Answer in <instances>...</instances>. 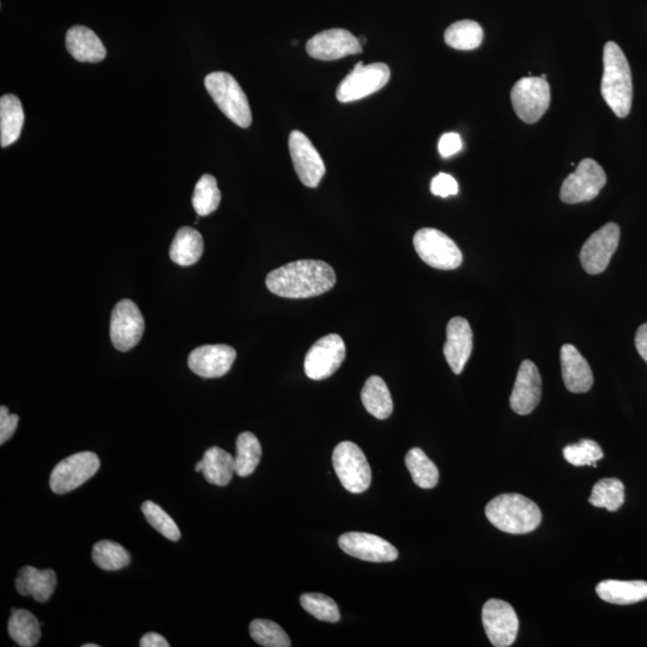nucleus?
<instances>
[{
  "label": "nucleus",
  "mask_w": 647,
  "mask_h": 647,
  "mask_svg": "<svg viewBox=\"0 0 647 647\" xmlns=\"http://www.w3.org/2000/svg\"><path fill=\"white\" fill-rule=\"evenodd\" d=\"M266 287L286 299H308L328 293L336 284L332 266L323 260H298L271 271Z\"/></svg>",
  "instance_id": "obj_1"
},
{
  "label": "nucleus",
  "mask_w": 647,
  "mask_h": 647,
  "mask_svg": "<svg viewBox=\"0 0 647 647\" xmlns=\"http://www.w3.org/2000/svg\"><path fill=\"white\" fill-rule=\"evenodd\" d=\"M601 93L616 117L626 118L631 112L633 81L630 63L616 42L609 41L603 51Z\"/></svg>",
  "instance_id": "obj_2"
},
{
  "label": "nucleus",
  "mask_w": 647,
  "mask_h": 647,
  "mask_svg": "<svg viewBox=\"0 0 647 647\" xmlns=\"http://www.w3.org/2000/svg\"><path fill=\"white\" fill-rule=\"evenodd\" d=\"M486 516L495 528L512 535L529 534L542 522L540 507L516 493L499 495L489 501Z\"/></svg>",
  "instance_id": "obj_3"
},
{
  "label": "nucleus",
  "mask_w": 647,
  "mask_h": 647,
  "mask_svg": "<svg viewBox=\"0 0 647 647\" xmlns=\"http://www.w3.org/2000/svg\"><path fill=\"white\" fill-rule=\"evenodd\" d=\"M205 88L228 119L240 128H250L252 113L249 100L239 83L227 72H211L205 77Z\"/></svg>",
  "instance_id": "obj_4"
},
{
  "label": "nucleus",
  "mask_w": 647,
  "mask_h": 647,
  "mask_svg": "<svg viewBox=\"0 0 647 647\" xmlns=\"http://www.w3.org/2000/svg\"><path fill=\"white\" fill-rule=\"evenodd\" d=\"M335 473L348 492L360 494L367 491L372 482V470L364 451L352 441L338 444L332 453Z\"/></svg>",
  "instance_id": "obj_5"
},
{
  "label": "nucleus",
  "mask_w": 647,
  "mask_h": 647,
  "mask_svg": "<svg viewBox=\"0 0 647 647\" xmlns=\"http://www.w3.org/2000/svg\"><path fill=\"white\" fill-rule=\"evenodd\" d=\"M417 255L429 266L439 270H455L462 265L463 255L450 237L434 228H422L414 235Z\"/></svg>",
  "instance_id": "obj_6"
},
{
  "label": "nucleus",
  "mask_w": 647,
  "mask_h": 647,
  "mask_svg": "<svg viewBox=\"0 0 647 647\" xmlns=\"http://www.w3.org/2000/svg\"><path fill=\"white\" fill-rule=\"evenodd\" d=\"M390 77L391 71L388 65L384 63L364 65L360 62L338 86L336 98L343 104L365 99L383 89L390 81Z\"/></svg>",
  "instance_id": "obj_7"
},
{
  "label": "nucleus",
  "mask_w": 647,
  "mask_h": 647,
  "mask_svg": "<svg viewBox=\"0 0 647 647\" xmlns=\"http://www.w3.org/2000/svg\"><path fill=\"white\" fill-rule=\"evenodd\" d=\"M513 110L526 124H534L548 111L550 86L541 77H524L512 88Z\"/></svg>",
  "instance_id": "obj_8"
},
{
  "label": "nucleus",
  "mask_w": 647,
  "mask_h": 647,
  "mask_svg": "<svg viewBox=\"0 0 647 647\" xmlns=\"http://www.w3.org/2000/svg\"><path fill=\"white\" fill-rule=\"evenodd\" d=\"M607 175L600 163L592 159L580 161L576 172L568 175L561 186L560 198L566 204L590 202L600 195Z\"/></svg>",
  "instance_id": "obj_9"
},
{
  "label": "nucleus",
  "mask_w": 647,
  "mask_h": 647,
  "mask_svg": "<svg viewBox=\"0 0 647 647\" xmlns=\"http://www.w3.org/2000/svg\"><path fill=\"white\" fill-rule=\"evenodd\" d=\"M100 459L94 452H80L63 459L51 474L53 493L62 495L75 491L98 473Z\"/></svg>",
  "instance_id": "obj_10"
},
{
  "label": "nucleus",
  "mask_w": 647,
  "mask_h": 647,
  "mask_svg": "<svg viewBox=\"0 0 647 647\" xmlns=\"http://www.w3.org/2000/svg\"><path fill=\"white\" fill-rule=\"evenodd\" d=\"M482 624L495 647H509L516 642L519 619L516 610L505 601L489 600L482 609Z\"/></svg>",
  "instance_id": "obj_11"
},
{
  "label": "nucleus",
  "mask_w": 647,
  "mask_h": 647,
  "mask_svg": "<svg viewBox=\"0 0 647 647\" xmlns=\"http://www.w3.org/2000/svg\"><path fill=\"white\" fill-rule=\"evenodd\" d=\"M346 359V344L342 337L330 334L313 344L305 358L306 376L313 380L328 379Z\"/></svg>",
  "instance_id": "obj_12"
},
{
  "label": "nucleus",
  "mask_w": 647,
  "mask_h": 647,
  "mask_svg": "<svg viewBox=\"0 0 647 647\" xmlns=\"http://www.w3.org/2000/svg\"><path fill=\"white\" fill-rule=\"evenodd\" d=\"M620 243V227L616 223H607L586 240L580 251V262L590 275L602 274L608 268Z\"/></svg>",
  "instance_id": "obj_13"
},
{
  "label": "nucleus",
  "mask_w": 647,
  "mask_h": 647,
  "mask_svg": "<svg viewBox=\"0 0 647 647\" xmlns=\"http://www.w3.org/2000/svg\"><path fill=\"white\" fill-rule=\"evenodd\" d=\"M145 322L135 302L119 301L112 312L111 340L119 352H128L142 340Z\"/></svg>",
  "instance_id": "obj_14"
},
{
  "label": "nucleus",
  "mask_w": 647,
  "mask_h": 647,
  "mask_svg": "<svg viewBox=\"0 0 647 647\" xmlns=\"http://www.w3.org/2000/svg\"><path fill=\"white\" fill-rule=\"evenodd\" d=\"M289 151L301 183L316 189L325 175V163L305 133L296 130L290 133Z\"/></svg>",
  "instance_id": "obj_15"
},
{
  "label": "nucleus",
  "mask_w": 647,
  "mask_h": 647,
  "mask_svg": "<svg viewBox=\"0 0 647 647\" xmlns=\"http://www.w3.org/2000/svg\"><path fill=\"white\" fill-rule=\"evenodd\" d=\"M306 51L308 56L331 62L344 57L362 52L358 38L346 29H329L314 35L307 41Z\"/></svg>",
  "instance_id": "obj_16"
},
{
  "label": "nucleus",
  "mask_w": 647,
  "mask_h": 647,
  "mask_svg": "<svg viewBox=\"0 0 647 647\" xmlns=\"http://www.w3.org/2000/svg\"><path fill=\"white\" fill-rule=\"evenodd\" d=\"M344 553L370 562H391L398 558V550L384 538L366 532H348L338 540Z\"/></svg>",
  "instance_id": "obj_17"
},
{
  "label": "nucleus",
  "mask_w": 647,
  "mask_h": 647,
  "mask_svg": "<svg viewBox=\"0 0 647 647\" xmlns=\"http://www.w3.org/2000/svg\"><path fill=\"white\" fill-rule=\"evenodd\" d=\"M237 359V352L227 344H208L199 347L189 356L190 370L203 378H220L225 376Z\"/></svg>",
  "instance_id": "obj_18"
},
{
  "label": "nucleus",
  "mask_w": 647,
  "mask_h": 647,
  "mask_svg": "<svg viewBox=\"0 0 647 647\" xmlns=\"http://www.w3.org/2000/svg\"><path fill=\"white\" fill-rule=\"evenodd\" d=\"M542 398V378L534 362L525 360L519 367L515 388L510 404L518 415H529L534 411Z\"/></svg>",
  "instance_id": "obj_19"
},
{
  "label": "nucleus",
  "mask_w": 647,
  "mask_h": 647,
  "mask_svg": "<svg viewBox=\"0 0 647 647\" xmlns=\"http://www.w3.org/2000/svg\"><path fill=\"white\" fill-rule=\"evenodd\" d=\"M473 352V330L467 319L452 318L447 324L444 355L455 374H461Z\"/></svg>",
  "instance_id": "obj_20"
},
{
  "label": "nucleus",
  "mask_w": 647,
  "mask_h": 647,
  "mask_svg": "<svg viewBox=\"0 0 647 647\" xmlns=\"http://www.w3.org/2000/svg\"><path fill=\"white\" fill-rule=\"evenodd\" d=\"M560 359L566 389L572 393L589 392L594 385V373L579 350L572 344H565L561 348Z\"/></svg>",
  "instance_id": "obj_21"
},
{
  "label": "nucleus",
  "mask_w": 647,
  "mask_h": 647,
  "mask_svg": "<svg viewBox=\"0 0 647 647\" xmlns=\"http://www.w3.org/2000/svg\"><path fill=\"white\" fill-rule=\"evenodd\" d=\"M66 50L81 63H99L106 58V48L92 29L75 26L65 38Z\"/></svg>",
  "instance_id": "obj_22"
},
{
  "label": "nucleus",
  "mask_w": 647,
  "mask_h": 647,
  "mask_svg": "<svg viewBox=\"0 0 647 647\" xmlns=\"http://www.w3.org/2000/svg\"><path fill=\"white\" fill-rule=\"evenodd\" d=\"M57 576L52 570L24 566L16 579V590L22 596H32L36 602L50 600L56 590Z\"/></svg>",
  "instance_id": "obj_23"
},
{
  "label": "nucleus",
  "mask_w": 647,
  "mask_h": 647,
  "mask_svg": "<svg viewBox=\"0 0 647 647\" xmlns=\"http://www.w3.org/2000/svg\"><path fill=\"white\" fill-rule=\"evenodd\" d=\"M596 592L601 600L619 606H628L647 600V582L643 580H632V582H622V580H603L597 585Z\"/></svg>",
  "instance_id": "obj_24"
},
{
  "label": "nucleus",
  "mask_w": 647,
  "mask_h": 647,
  "mask_svg": "<svg viewBox=\"0 0 647 647\" xmlns=\"http://www.w3.org/2000/svg\"><path fill=\"white\" fill-rule=\"evenodd\" d=\"M24 124V111L20 99L15 95H4L0 99V144L2 148L17 142Z\"/></svg>",
  "instance_id": "obj_25"
},
{
  "label": "nucleus",
  "mask_w": 647,
  "mask_h": 647,
  "mask_svg": "<svg viewBox=\"0 0 647 647\" xmlns=\"http://www.w3.org/2000/svg\"><path fill=\"white\" fill-rule=\"evenodd\" d=\"M204 251L202 234L192 227L180 228L171 245L169 257L175 264L191 266L201 259Z\"/></svg>",
  "instance_id": "obj_26"
},
{
  "label": "nucleus",
  "mask_w": 647,
  "mask_h": 647,
  "mask_svg": "<svg viewBox=\"0 0 647 647\" xmlns=\"http://www.w3.org/2000/svg\"><path fill=\"white\" fill-rule=\"evenodd\" d=\"M234 457L231 453L220 449V447H210L205 451L202 459L203 475L211 485L225 487L232 481L235 474Z\"/></svg>",
  "instance_id": "obj_27"
},
{
  "label": "nucleus",
  "mask_w": 647,
  "mask_h": 647,
  "mask_svg": "<svg viewBox=\"0 0 647 647\" xmlns=\"http://www.w3.org/2000/svg\"><path fill=\"white\" fill-rule=\"evenodd\" d=\"M361 401L364 407L376 419L386 420L392 414L393 402L388 385L378 376L367 379L361 391Z\"/></svg>",
  "instance_id": "obj_28"
},
{
  "label": "nucleus",
  "mask_w": 647,
  "mask_h": 647,
  "mask_svg": "<svg viewBox=\"0 0 647 647\" xmlns=\"http://www.w3.org/2000/svg\"><path fill=\"white\" fill-rule=\"evenodd\" d=\"M8 631L11 639L22 647H33L40 642V622L28 610L12 609Z\"/></svg>",
  "instance_id": "obj_29"
},
{
  "label": "nucleus",
  "mask_w": 647,
  "mask_h": 647,
  "mask_svg": "<svg viewBox=\"0 0 647 647\" xmlns=\"http://www.w3.org/2000/svg\"><path fill=\"white\" fill-rule=\"evenodd\" d=\"M483 41V29L479 23L470 20L451 24L445 32L447 46L458 51H473L479 48Z\"/></svg>",
  "instance_id": "obj_30"
},
{
  "label": "nucleus",
  "mask_w": 647,
  "mask_h": 647,
  "mask_svg": "<svg viewBox=\"0 0 647 647\" xmlns=\"http://www.w3.org/2000/svg\"><path fill=\"white\" fill-rule=\"evenodd\" d=\"M262 458V446L255 434L241 433L237 440V457L234 459L235 474L247 477L255 473Z\"/></svg>",
  "instance_id": "obj_31"
},
{
  "label": "nucleus",
  "mask_w": 647,
  "mask_h": 647,
  "mask_svg": "<svg viewBox=\"0 0 647 647\" xmlns=\"http://www.w3.org/2000/svg\"><path fill=\"white\" fill-rule=\"evenodd\" d=\"M405 465L417 486L432 489L438 485L439 470L421 449H411L405 457Z\"/></svg>",
  "instance_id": "obj_32"
},
{
  "label": "nucleus",
  "mask_w": 647,
  "mask_h": 647,
  "mask_svg": "<svg viewBox=\"0 0 647 647\" xmlns=\"http://www.w3.org/2000/svg\"><path fill=\"white\" fill-rule=\"evenodd\" d=\"M590 504L616 512L625 504V486L618 479H603L592 488Z\"/></svg>",
  "instance_id": "obj_33"
},
{
  "label": "nucleus",
  "mask_w": 647,
  "mask_h": 647,
  "mask_svg": "<svg viewBox=\"0 0 647 647\" xmlns=\"http://www.w3.org/2000/svg\"><path fill=\"white\" fill-rule=\"evenodd\" d=\"M95 565L105 571H118L128 566L131 555L123 546L112 541H101L93 548Z\"/></svg>",
  "instance_id": "obj_34"
},
{
  "label": "nucleus",
  "mask_w": 647,
  "mask_h": 647,
  "mask_svg": "<svg viewBox=\"0 0 647 647\" xmlns=\"http://www.w3.org/2000/svg\"><path fill=\"white\" fill-rule=\"evenodd\" d=\"M221 203V192L213 175L205 174L199 179L195 192H193L192 204L199 216L213 214Z\"/></svg>",
  "instance_id": "obj_35"
},
{
  "label": "nucleus",
  "mask_w": 647,
  "mask_h": 647,
  "mask_svg": "<svg viewBox=\"0 0 647 647\" xmlns=\"http://www.w3.org/2000/svg\"><path fill=\"white\" fill-rule=\"evenodd\" d=\"M566 461L574 467H597V462L604 457L601 446L594 440H580L578 444L568 445L564 449Z\"/></svg>",
  "instance_id": "obj_36"
},
{
  "label": "nucleus",
  "mask_w": 647,
  "mask_h": 647,
  "mask_svg": "<svg viewBox=\"0 0 647 647\" xmlns=\"http://www.w3.org/2000/svg\"><path fill=\"white\" fill-rule=\"evenodd\" d=\"M300 602L302 608L308 614L320 621L335 624L341 619L340 609H338L336 602L326 595L305 594L301 596Z\"/></svg>",
  "instance_id": "obj_37"
},
{
  "label": "nucleus",
  "mask_w": 647,
  "mask_h": 647,
  "mask_svg": "<svg viewBox=\"0 0 647 647\" xmlns=\"http://www.w3.org/2000/svg\"><path fill=\"white\" fill-rule=\"evenodd\" d=\"M250 633L256 643L265 647L292 646V642H290L287 633L276 622L269 620L252 621Z\"/></svg>",
  "instance_id": "obj_38"
},
{
  "label": "nucleus",
  "mask_w": 647,
  "mask_h": 647,
  "mask_svg": "<svg viewBox=\"0 0 647 647\" xmlns=\"http://www.w3.org/2000/svg\"><path fill=\"white\" fill-rule=\"evenodd\" d=\"M142 512L147 522L162 536L174 542L180 540L181 534L177 523L159 505L145 501Z\"/></svg>",
  "instance_id": "obj_39"
},
{
  "label": "nucleus",
  "mask_w": 647,
  "mask_h": 647,
  "mask_svg": "<svg viewBox=\"0 0 647 647\" xmlns=\"http://www.w3.org/2000/svg\"><path fill=\"white\" fill-rule=\"evenodd\" d=\"M431 192L434 196L447 198L456 196L459 192L457 180L451 177L450 174L439 173L434 177L431 183Z\"/></svg>",
  "instance_id": "obj_40"
},
{
  "label": "nucleus",
  "mask_w": 647,
  "mask_h": 647,
  "mask_svg": "<svg viewBox=\"0 0 647 647\" xmlns=\"http://www.w3.org/2000/svg\"><path fill=\"white\" fill-rule=\"evenodd\" d=\"M18 420L20 419L16 414H10L9 409L2 405L0 408V445H4L15 434Z\"/></svg>",
  "instance_id": "obj_41"
},
{
  "label": "nucleus",
  "mask_w": 647,
  "mask_h": 647,
  "mask_svg": "<svg viewBox=\"0 0 647 647\" xmlns=\"http://www.w3.org/2000/svg\"><path fill=\"white\" fill-rule=\"evenodd\" d=\"M462 147V138L456 132L445 133V135L441 136L438 145L439 154L443 156L444 159L456 155L462 150Z\"/></svg>",
  "instance_id": "obj_42"
},
{
  "label": "nucleus",
  "mask_w": 647,
  "mask_h": 647,
  "mask_svg": "<svg viewBox=\"0 0 647 647\" xmlns=\"http://www.w3.org/2000/svg\"><path fill=\"white\" fill-rule=\"evenodd\" d=\"M141 647H169V643L165 638L157 633H147L142 637L139 642Z\"/></svg>",
  "instance_id": "obj_43"
},
{
  "label": "nucleus",
  "mask_w": 647,
  "mask_h": 647,
  "mask_svg": "<svg viewBox=\"0 0 647 647\" xmlns=\"http://www.w3.org/2000/svg\"><path fill=\"white\" fill-rule=\"evenodd\" d=\"M638 353L647 362V323L640 326L636 335Z\"/></svg>",
  "instance_id": "obj_44"
},
{
  "label": "nucleus",
  "mask_w": 647,
  "mask_h": 647,
  "mask_svg": "<svg viewBox=\"0 0 647 647\" xmlns=\"http://www.w3.org/2000/svg\"><path fill=\"white\" fill-rule=\"evenodd\" d=\"M203 467H204L203 461H199L198 464L196 465L197 473H202Z\"/></svg>",
  "instance_id": "obj_45"
},
{
  "label": "nucleus",
  "mask_w": 647,
  "mask_h": 647,
  "mask_svg": "<svg viewBox=\"0 0 647 647\" xmlns=\"http://www.w3.org/2000/svg\"><path fill=\"white\" fill-rule=\"evenodd\" d=\"M83 647H99V645H95V644H86V645H83Z\"/></svg>",
  "instance_id": "obj_46"
},
{
  "label": "nucleus",
  "mask_w": 647,
  "mask_h": 647,
  "mask_svg": "<svg viewBox=\"0 0 647 647\" xmlns=\"http://www.w3.org/2000/svg\"><path fill=\"white\" fill-rule=\"evenodd\" d=\"M541 78H543V80H547L548 76L546 74H543Z\"/></svg>",
  "instance_id": "obj_47"
}]
</instances>
